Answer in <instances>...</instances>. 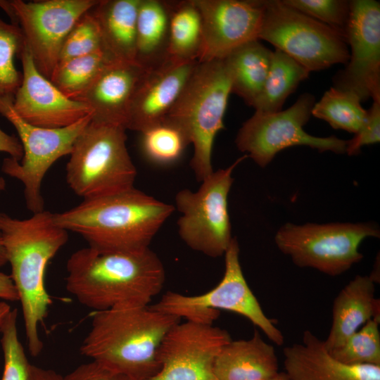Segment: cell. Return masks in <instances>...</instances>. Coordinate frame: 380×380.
<instances>
[{"instance_id": "obj_1", "label": "cell", "mask_w": 380, "mask_h": 380, "mask_svg": "<svg viewBox=\"0 0 380 380\" xmlns=\"http://www.w3.org/2000/svg\"><path fill=\"white\" fill-rule=\"evenodd\" d=\"M66 270L67 291L93 311L148 306L165 280L163 264L150 248L102 252L88 246L70 256Z\"/></svg>"}, {"instance_id": "obj_2", "label": "cell", "mask_w": 380, "mask_h": 380, "mask_svg": "<svg viewBox=\"0 0 380 380\" xmlns=\"http://www.w3.org/2000/svg\"><path fill=\"white\" fill-rule=\"evenodd\" d=\"M0 234L21 304L28 350L37 356L43 349L39 327L52 303L45 287V271L66 243L68 231L55 223L53 213L44 210L25 220L1 212Z\"/></svg>"}, {"instance_id": "obj_3", "label": "cell", "mask_w": 380, "mask_h": 380, "mask_svg": "<svg viewBox=\"0 0 380 380\" xmlns=\"http://www.w3.org/2000/svg\"><path fill=\"white\" fill-rule=\"evenodd\" d=\"M175 206L133 187L113 195L83 200L62 213L55 223L80 235L102 252H132L149 248Z\"/></svg>"}, {"instance_id": "obj_4", "label": "cell", "mask_w": 380, "mask_h": 380, "mask_svg": "<svg viewBox=\"0 0 380 380\" xmlns=\"http://www.w3.org/2000/svg\"><path fill=\"white\" fill-rule=\"evenodd\" d=\"M82 355L134 380H148L160 369L158 349L181 318L151 306L93 311Z\"/></svg>"}, {"instance_id": "obj_5", "label": "cell", "mask_w": 380, "mask_h": 380, "mask_svg": "<svg viewBox=\"0 0 380 380\" xmlns=\"http://www.w3.org/2000/svg\"><path fill=\"white\" fill-rule=\"evenodd\" d=\"M231 79L223 59L198 62L178 99L163 120L173 125L194 147L190 167L201 182L214 170L212 153L223 120Z\"/></svg>"}, {"instance_id": "obj_6", "label": "cell", "mask_w": 380, "mask_h": 380, "mask_svg": "<svg viewBox=\"0 0 380 380\" xmlns=\"http://www.w3.org/2000/svg\"><path fill=\"white\" fill-rule=\"evenodd\" d=\"M127 129L91 120L76 139L66 165V181L83 200L134 186L136 167L126 146Z\"/></svg>"}, {"instance_id": "obj_7", "label": "cell", "mask_w": 380, "mask_h": 380, "mask_svg": "<svg viewBox=\"0 0 380 380\" xmlns=\"http://www.w3.org/2000/svg\"><path fill=\"white\" fill-rule=\"evenodd\" d=\"M224 255V275L215 288L198 296L167 291L151 307L181 319L204 324H213L219 317L220 310L232 311L249 319L271 341L281 346L284 341L281 331L265 315L244 277L236 237L232 239Z\"/></svg>"}, {"instance_id": "obj_8", "label": "cell", "mask_w": 380, "mask_h": 380, "mask_svg": "<svg viewBox=\"0 0 380 380\" xmlns=\"http://www.w3.org/2000/svg\"><path fill=\"white\" fill-rule=\"evenodd\" d=\"M13 98L0 97V115L16 129L23 156L21 162L11 157L4 158L1 170L23 184L26 207L34 214L44 210L41 189L45 175L57 160L70 154L76 139L90 122L91 116L89 114L65 127H40L25 121L15 113Z\"/></svg>"}, {"instance_id": "obj_9", "label": "cell", "mask_w": 380, "mask_h": 380, "mask_svg": "<svg viewBox=\"0 0 380 380\" xmlns=\"http://www.w3.org/2000/svg\"><path fill=\"white\" fill-rule=\"evenodd\" d=\"M263 3L259 40L270 42L310 72L347 63V43L333 29L282 0H263Z\"/></svg>"}, {"instance_id": "obj_10", "label": "cell", "mask_w": 380, "mask_h": 380, "mask_svg": "<svg viewBox=\"0 0 380 380\" xmlns=\"http://www.w3.org/2000/svg\"><path fill=\"white\" fill-rule=\"evenodd\" d=\"M379 236V229L371 223H286L277 232L274 241L297 266L334 277L363 258L358 248L365 238Z\"/></svg>"}, {"instance_id": "obj_11", "label": "cell", "mask_w": 380, "mask_h": 380, "mask_svg": "<svg viewBox=\"0 0 380 380\" xmlns=\"http://www.w3.org/2000/svg\"><path fill=\"white\" fill-rule=\"evenodd\" d=\"M246 158L244 155L227 168L213 171L196 191L184 189L176 194L175 206L181 214L178 234L190 248L211 258L226 252L232 239L228 211L232 173Z\"/></svg>"}, {"instance_id": "obj_12", "label": "cell", "mask_w": 380, "mask_h": 380, "mask_svg": "<svg viewBox=\"0 0 380 380\" xmlns=\"http://www.w3.org/2000/svg\"><path fill=\"white\" fill-rule=\"evenodd\" d=\"M315 103L314 95L304 93L286 110L255 111L238 131L237 148L261 167H266L279 151L294 146H307L319 152L346 153L348 140L335 136L315 137L303 129Z\"/></svg>"}, {"instance_id": "obj_13", "label": "cell", "mask_w": 380, "mask_h": 380, "mask_svg": "<svg viewBox=\"0 0 380 380\" xmlns=\"http://www.w3.org/2000/svg\"><path fill=\"white\" fill-rule=\"evenodd\" d=\"M99 1H11L34 65L49 80L67 36L79 19Z\"/></svg>"}, {"instance_id": "obj_14", "label": "cell", "mask_w": 380, "mask_h": 380, "mask_svg": "<svg viewBox=\"0 0 380 380\" xmlns=\"http://www.w3.org/2000/svg\"><path fill=\"white\" fill-rule=\"evenodd\" d=\"M350 5L349 59L334 75L333 87L355 94L361 101L380 99V3L352 0Z\"/></svg>"}, {"instance_id": "obj_15", "label": "cell", "mask_w": 380, "mask_h": 380, "mask_svg": "<svg viewBox=\"0 0 380 380\" xmlns=\"http://www.w3.org/2000/svg\"><path fill=\"white\" fill-rule=\"evenodd\" d=\"M231 341L226 330L213 324L179 322L163 338L158 349L160 369L148 380H217L215 359Z\"/></svg>"}, {"instance_id": "obj_16", "label": "cell", "mask_w": 380, "mask_h": 380, "mask_svg": "<svg viewBox=\"0 0 380 380\" xmlns=\"http://www.w3.org/2000/svg\"><path fill=\"white\" fill-rule=\"evenodd\" d=\"M201 14L203 43L198 59L225 58L248 42L258 39L263 0H194Z\"/></svg>"}, {"instance_id": "obj_17", "label": "cell", "mask_w": 380, "mask_h": 380, "mask_svg": "<svg viewBox=\"0 0 380 380\" xmlns=\"http://www.w3.org/2000/svg\"><path fill=\"white\" fill-rule=\"evenodd\" d=\"M18 57L23 79L14 95L13 108L22 119L40 127L61 128L91 115L85 103L67 97L37 70L25 43Z\"/></svg>"}, {"instance_id": "obj_18", "label": "cell", "mask_w": 380, "mask_h": 380, "mask_svg": "<svg viewBox=\"0 0 380 380\" xmlns=\"http://www.w3.org/2000/svg\"><path fill=\"white\" fill-rule=\"evenodd\" d=\"M198 61H173L146 70L129 110L127 129L139 133L163 121L171 110Z\"/></svg>"}, {"instance_id": "obj_19", "label": "cell", "mask_w": 380, "mask_h": 380, "mask_svg": "<svg viewBox=\"0 0 380 380\" xmlns=\"http://www.w3.org/2000/svg\"><path fill=\"white\" fill-rule=\"evenodd\" d=\"M145 70L136 63H112L75 100L89 108L92 121L127 129L131 101Z\"/></svg>"}, {"instance_id": "obj_20", "label": "cell", "mask_w": 380, "mask_h": 380, "mask_svg": "<svg viewBox=\"0 0 380 380\" xmlns=\"http://www.w3.org/2000/svg\"><path fill=\"white\" fill-rule=\"evenodd\" d=\"M283 353L291 380H380V366L337 360L310 331L303 332L301 343L285 347Z\"/></svg>"}, {"instance_id": "obj_21", "label": "cell", "mask_w": 380, "mask_h": 380, "mask_svg": "<svg viewBox=\"0 0 380 380\" xmlns=\"http://www.w3.org/2000/svg\"><path fill=\"white\" fill-rule=\"evenodd\" d=\"M374 291L373 280L362 275L355 276L341 289L334 300L331 327L324 341L329 352L340 347L368 320L379 322L380 303Z\"/></svg>"}, {"instance_id": "obj_22", "label": "cell", "mask_w": 380, "mask_h": 380, "mask_svg": "<svg viewBox=\"0 0 380 380\" xmlns=\"http://www.w3.org/2000/svg\"><path fill=\"white\" fill-rule=\"evenodd\" d=\"M278 359L272 345L255 330L248 340L231 341L220 351L214 364L217 380H261L278 373Z\"/></svg>"}, {"instance_id": "obj_23", "label": "cell", "mask_w": 380, "mask_h": 380, "mask_svg": "<svg viewBox=\"0 0 380 380\" xmlns=\"http://www.w3.org/2000/svg\"><path fill=\"white\" fill-rule=\"evenodd\" d=\"M139 3L140 0H99L89 11L98 25L103 51L115 61L136 63Z\"/></svg>"}, {"instance_id": "obj_24", "label": "cell", "mask_w": 380, "mask_h": 380, "mask_svg": "<svg viewBox=\"0 0 380 380\" xmlns=\"http://www.w3.org/2000/svg\"><path fill=\"white\" fill-rule=\"evenodd\" d=\"M273 51L259 39L241 45L222 58L229 72L232 93L253 107L270 67Z\"/></svg>"}, {"instance_id": "obj_25", "label": "cell", "mask_w": 380, "mask_h": 380, "mask_svg": "<svg viewBox=\"0 0 380 380\" xmlns=\"http://www.w3.org/2000/svg\"><path fill=\"white\" fill-rule=\"evenodd\" d=\"M169 11L166 1L140 0L137 19L135 62L145 70L167 59Z\"/></svg>"}, {"instance_id": "obj_26", "label": "cell", "mask_w": 380, "mask_h": 380, "mask_svg": "<svg viewBox=\"0 0 380 380\" xmlns=\"http://www.w3.org/2000/svg\"><path fill=\"white\" fill-rule=\"evenodd\" d=\"M169 11L167 59L198 61L203 43L201 14L194 0L166 1Z\"/></svg>"}, {"instance_id": "obj_27", "label": "cell", "mask_w": 380, "mask_h": 380, "mask_svg": "<svg viewBox=\"0 0 380 380\" xmlns=\"http://www.w3.org/2000/svg\"><path fill=\"white\" fill-rule=\"evenodd\" d=\"M310 72L291 57L275 49L262 89L253 106L255 111L281 110L286 99L309 77Z\"/></svg>"}, {"instance_id": "obj_28", "label": "cell", "mask_w": 380, "mask_h": 380, "mask_svg": "<svg viewBox=\"0 0 380 380\" xmlns=\"http://www.w3.org/2000/svg\"><path fill=\"white\" fill-rule=\"evenodd\" d=\"M113 60L104 51L59 62L50 81L67 97L75 100L84 93Z\"/></svg>"}, {"instance_id": "obj_29", "label": "cell", "mask_w": 380, "mask_h": 380, "mask_svg": "<svg viewBox=\"0 0 380 380\" xmlns=\"http://www.w3.org/2000/svg\"><path fill=\"white\" fill-rule=\"evenodd\" d=\"M355 94L331 87L312 109V115L328 122L336 129L356 134L367 114Z\"/></svg>"}, {"instance_id": "obj_30", "label": "cell", "mask_w": 380, "mask_h": 380, "mask_svg": "<svg viewBox=\"0 0 380 380\" xmlns=\"http://www.w3.org/2000/svg\"><path fill=\"white\" fill-rule=\"evenodd\" d=\"M141 134V147L144 156L159 165H169L177 161L189 144L182 132L165 120Z\"/></svg>"}, {"instance_id": "obj_31", "label": "cell", "mask_w": 380, "mask_h": 380, "mask_svg": "<svg viewBox=\"0 0 380 380\" xmlns=\"http://www.w3.org/2000/svg\"><path fill=\"white\" fill-rule=\"evenodd\" d=\"M379 322L368 320L340 347L330 351L337 360L347 365L380 366Z\"/></svg>"}, {"instance_id": "obj_32", "label": "cell", "mask_w": 380, "mask_h": 380, "mask_svg": "<svg viewBox=\"0 0 380 380\" xmlns=\"http://www.w3.org/2000/svg\"><path fill=\"white\" fill-rule=\"evenodd\" d=\"M25 45L19 26L7 23L0 18V97L14 96L23 79L15 66V57Z\"/></svg>"}, {"instance_id": "obj_33", "label": "cell", "mask_w": 380, "mask_h": 380, "mask_svg": "<svg viewBox=\"0 0 380 380\" xmlns=\"http://www.w3.org/2000/svg\"><path fill=\"white\" fill-rule=\"evenodd\" d=\"M17 309L11 310L0 331L4 367L1 380H29L30 364L17 330Z\"/></svg>"}, {"instance_id": "obj_34", "label": "cell", "mask_w": 380, "mask_h": 380, "mask_svg": "<svg viewBox=\"0 0 380 380\" xmlns=\"http://www.w3.org/2000/svg\"><path fill=\"white\" fill-rule=\"evenodd\" d=\"M290 7L327 25L346 42L351 5L348 0H282ZM347 43V42H346Z\"/></svg>"}, {"instance_id": "obj_35", "label": "cell", "mask_w": 380, "mask_h": 380, "mask_svg": "<svg viewBox=\"0 0 380 380\" xmlns=\"http://www.w3.org/2000/svg\"><path fill=\"white\" fill-rule=\"evenodd\" d=\"M99 51H103L100 31L89 11L79 19L67 36L58 63Z\"/></svg>"}, {"instance_id": "obj_36", "label": "cell", "mask_w": 380, "mask_h": 380, "mask_svg": "<svg viewBox=\"0 0 380 380\" xmlns=\"http://www.w3.org/2000/svg\"><path fill=\"white\" fill-rule=\"evenodd\" d=\"M379 141L380 99H376L367 110L365 119L357 132L352 139L348 140L346 153L348 156H355L363 146L376 144Z\"/></svg>"}, {"instance_id": "obj_37", "label": "cell", "mask_w": 380, "mask_h": 380, "mask_svg": "<svg viewBox=\"0 0 380 380\" xmlns=\"http://www.w3.org/2000/svg\"><path fill=\"white\" fill-rule=\"evenodd\" d=\"M64 380H134L129 376L91 361L78 366Z\"/></svg>"}, {"instance_id": "obj_38", "label": "cell", "mask_w": 380, "mask_h": 380, "mask_svg": "<svg viewBox=\"0 0 380 380\" xmlns=\"http://www.w3.org/2000/svg\"><path fill=\"white\" fill-rule=\"evenodd\" d=\"M0 152L8 153L11 158L20 160L23 156V146L19 139L8 134L0 128ZM5 187V181L0 177V190Z\"/></svg>"}, {"instance_id": "obj_39", "label": "cell", "mask_w": 380, "mask_h": 380, "mask_svg": "<svg viewBox=\"0 0 380 380\" xmlns=\"http://www.w3.org/2000/svg\"><path fill=\"white\" fill-rule=\"evenodd\" d=\"M0 298L6 300H18V294L10 275L0 272Z\"/></svg>"}, {"instance_id": "obj_40", "label": "cell", "mask_w": 380, "mask_h": 380, "mask_svg": "<svg viewBox=\"0 0 380 380\" xmlns=\"http://www.w3.org/2000/svg\"><path fill=\"white\" fill-rule=\"evenodd\" d=\"M29 380H64L63 376L56 372L31 365Z\"/></svg>"}, {"instance_id": "obj_41", "label": "cell", "mask_w": 380, "mask_h": 380, "mask_svg": "<svg viewBox=\"0 0 380 380\" xmlns=\"http://www.w3.org/2000/svg\"><path fill=\"white\" fill-rule=\"evenodd\" d=\"M0 8L4 10L11 19V23L19 26L16 12L13 6L11 1L0 0Z\"/></svg>"}, {"instance_id": "obj_42", "label": "cell", "mask_w": 380, "mask_h": 380, "mask_svg": "<svg viewBox=\"0 0 380 380\" xmlns=\"http://www.w3.org/2000/svg\"><path fill=\"white\" fill-rule=\"evenodd\" d=\"M11 310V306L8 303L6 302L0 303V329Z\"/></svg>"}, {"instance_id": "obj_43", "label": "cell", "mask_w": 380, "mask_h": 380, "mask_svg": "<svg viewBox=\"0 0 380 380\" xmlns=\"http://www.w3.org/2000/svg\"><path fill=\"white\" fill-rule=\"evenodd\" d=\"M8 263L6 251L0 234V267Z\"/></svg>"}, {"instance_id": "obj_44", "label": "cell", "mask_w": 380, "mask_h": 380, "mask_svg": "<svg viewBox=\"0 0 380 380\" xmlns=\"http://www.w3.org/2000/svg\"><path fill=\"white\" fill-rule=\"evenodd\" d=\"M261 380H291L285 372H278L275 375Z\"/></svg>"}]
</instances>
